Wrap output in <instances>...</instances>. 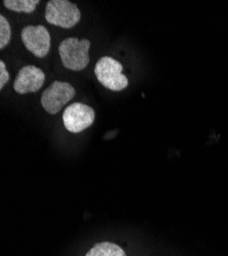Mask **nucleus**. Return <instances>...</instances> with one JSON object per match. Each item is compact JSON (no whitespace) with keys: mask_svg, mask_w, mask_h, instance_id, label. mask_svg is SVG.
<instances>
[{"mask_svg":"<svg viewBox=\"0 0 228 256\" xmlns=\"http://www.w3.org/2000/svg\"><path fill=\"white\" fill-rule=\"evenodd\" d=\"M90 41L68 38L59 44L58 52L63 65L72 71H82L89 62Z\"/></svg>","mask_w":228,"mask_h":256,"instance_id":"nucleus-1","label":"nucleus"},{"mask_svg":"<svg viewBox=\"0 0 228 256\" xmlns=\"http://www.w3.org/2000/svg\"><path fill=\"white\" fill-rule=\"evenodd\" d=\"M122 70L123 66L120 62L111 56H102L96 62L94 73L97 80L106 88L120 92L128 85V78L122 74Z\"/></svg>","mask_w":228,"mask_h":256,"instance_id":"nucleus-2","label":"nucleus"},{"mask_svg":"<svg viewBox=\"0 0 228 256\" xmlns=\"http://www.w3.org/2000/svg\"><path fill=\"white\" fill-rule=\"evenodd\" d=\"M45 18L51 25L69 29L79 23L81 12L68 0H50L46 6Z\"/></svg>","mask_w":228,"mask_h":256,"instance_id":"nucleus-3","label":"nucleus"},{"mask_svg":"<svg viewBox=\"0 0 228 256\" xmlns=\"http://www.w3.org/2000/svg\"><path fill=\"white\" fill-rule=\"evenodd\" d=\"M75 94L76 90L71 84L54 81L42 94L41 104L48 114L54 115L75 96Z\"/></svg>","mask_w":228,"mask_h":256,"instance_id":"nucleus-4","label":"nucleus"},{"mask_svg":"<svg viewBox=\"0 0 228 256\" xmlns=\"http://www.w3.org/2000/svg\"><path fill=\"white\" fill-rule=\"evenodd\" d=\"M95 119V113L91 106L75 102L67 106L63 114V122L66 130L72 134H79L90 127Z\"/></svg>","mask_w":228,"mask_h":256,"instance_id":"nucleus-5","label":"nucleus"},{"mask_svg":"<svg viewBox=\"0 0 228 256\" xmlns=\"http://www.w3.org/2000/svg\"><path fill=\"white\" fill-rule=\"evenodd\" d=\"M26 48L38 58H44L50 50V35L43 26H28L20 33Z\"/></svg>","mask_w":228,"mask_h":256,"instance_id":"nucleus-6","label":"nucleus"},{"mask_svg":"<svg viewBox=\"0 0 228 256\" xmlns=\"http://www.w3.org/2000/svg\"><path fill=\"white\" fill-rule=\"evenodd\" d=\"M45 81L43 71L35 66H26L19 70L14 82L13 90L19 94L38 92Z\"/></svg>","mask_w":228,"mask_h":256,"instance_id":"nucleus-7","label":"nucleus"},{"mask_svg":"<svg viewBox=\"0 0 228 256\" xmlns=\"http://www.w3.org/2000/svg\"><path fill=\"white\" fill-rule=\"evenodd\" d=\"M85 256H126V253L113 242H100L96 243Z\"/></svg>","mask_w":228,"mask_h":256,"instance_id":"nucleus-8","label":"nucleus"},{"mask_svg":"<svg viewBox=\"0 0 228 256\" xmlns=\"http://www.w3.org/2000/svg\"><path fill=\"white\" fill-rule=\"evenodd\" d=\"M4 6L15 12L32 14L38 6V0H5Z\"/></svg>","mask_w":228,"mask_h":256,"instance_id":"nucleus-9","label":"nucleus"},{"mask_svg":"<svg viewBox=\"0 0 228 256\" xmlns=\"http://www.w3.org/2000/svg\"><path fill=\"white\" fill-rule=\"evenodd\" d=\"M10 37L11 31L8 20L3 16H0V48L3 50L8 46Z\"/></svg>","mask_w":228,"mask_h":256,"instance_id":"nucleus-10","label":"nucleus"},{"mask_svg":"<svg viewBox=\"0 0 228 256\" xmlns=\"http://www.w3.org/2000/svg\"><path fill=\"white\" fill-rule=\"evenodd\" d=\"M9 80V74L6 70L5 64L0 60V90H2L4 88V85L8 82Z\"/></svg>","mask_w":228,"mask_h":256,"instance_id":"nucleus-11","label":"nucleus"}]
</instances>
